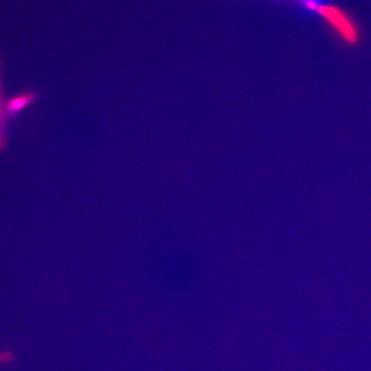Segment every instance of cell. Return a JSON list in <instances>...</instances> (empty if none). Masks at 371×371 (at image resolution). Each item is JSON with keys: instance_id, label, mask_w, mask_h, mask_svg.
<instances>
[{"instance_id": "2", "label": "cell", "mask_w": 371, "mask_h": 371, "mask_svg": "<svg viewBox=\"0 0 371 371\" xmlns=\"http://www.w3.org/2000/svg\"><path fill=\"white\" fill-rule=\"evenodd\" d=\"M36 99L34 93L27 92L13 98L8 104V110L10 113H15L26 106L34 102Z\"/></svg>"}, {"instance_id": "3", "label": "cell", "mask_w": 371, "mask_h": 371, "mask_svg": "<svg viewBox=\"0 0 371 371\" xmlns=\"http://www.w3.org/2000/svg\"><path fill=\"white\" fill-rule=\"evenodd\" d=\"M14 359V355L10 351L0 352V363H9Z\"/></svg>"}, {"instance_id": "1", "label": "cell", "mask_w": 371, "mask_h": 371, "mask_svg": "<svg viewBox=\"0 0 371 371\" xmlns=\"http://www.w3.org/2000/svg\"><path fill=\"white\" fill-rule=\"evenodd\" d=\"M317 9L333 25L345 41L350 44H354L357 41L355 28L339 9L330 5H319Z\"/></svg>"}]
</instances>
